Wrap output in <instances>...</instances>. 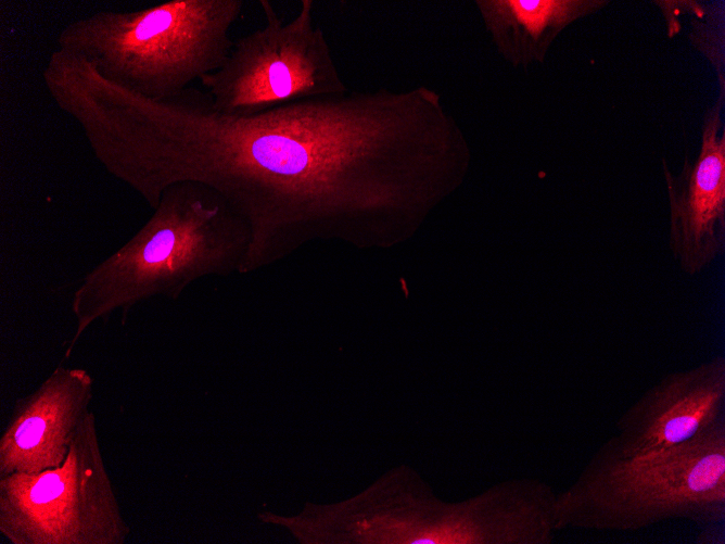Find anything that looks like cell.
Here are the masks:
<instances>
[{
    "mask_svg": "<svg viewBox=\"0 0 725 544\" xmlns=\"http://www.w3.org/2000/svg\"><path fill=\"white\" fill-rule=\"evenodd\" d=\"M0 532L12 544H124L131 529L89 412L62 465L0 477Z\"/></svg>",
    "mask_w": 725,
    "mask_h": 544,
    "instance_id": "obj_6",
    "label": "cell"
},
{
    "mask_svg": "<svg viewBox=\"0 0 725 544\" xmlns=\"http://www.w3.org/2000/svg\"><path fill=\"white\" fill-rule=\"evenodd\" d=\"M556 496L546 482L521 478L447 503L400 465L354 497L306 505L281 524L309 544H550Z\"/></svg>",
    "mask_w": 725,
    "mask_h": 544,
    "instance_id": "obj_2",
    "label": "cell"
},
{
    "mask_svg": "<svg viewBox=\"0 0 725 544\" xmlns=\"http://www.w3.org/2000/svg\"><path fill=\"white\" fill-rule=\"evenodd\" d=\"M670 519H725V415L691 439L623 457L606 443L556 496L555 530L634 531Z\"/></svg>",
    "mask_w": 725,
    "mask_h": 544,
    "instance_id": "obj_4",
    "label": "cell"
},
{
    "mask_svg": "<svg viewBox=\"0 0 725 544\" xmlns=\"http://www.w3.org/2000/svg\"><path fill=\"white\" fill-rule=\"evenodd\" d=\"M92 397L93 378L86 369L59 365L16 402L0 438V477L62 465Z\"/></svg>",
    "mask_w": 725,
    "mask_h": 544,
    "instance_id": "obj_10",
    "label": "cell"
},
{
    "mask_svg": "<svg viewBox=\"0 0 725 544\" xmlns=\"http://www.w3.org/2000/svg\"><path fill=\"white\" fill-rule=\"evenodd\" d=\"M725 415V358L673 371L647 389L616 420L605 443L623 457L683 443Z\"/></svg>",
    "mask_w": 725,
    "mask_h": 544,
    "instance_id": "obj_9",
    "label": "cell"
},
{
    "mask_svg": "<svg viewBox=\"0 0 725 544\" xmlns=\"http://www.w3.org/2000/svg\"><path fill=\"white\" fill-rule=\"evenodd\" d=\"M243 5L242 0H170L100 11L64 26L56 49L87 60L114 85L164 100L222 65Z\"/></svg>",
    "mask_w": 725,
    "mask_h": 544,
    "instance_id": "obj_5",
    "label": "cell"
},
{
    "mask_svg": "<svg viewBox=\"0 0 725 544\" xmlns=\"http://www.w3.org/2000/svg\"><path fill=\"white\" fill-rule=\"evenodd\" d=\"M147 223L87 271L72 295L75 332L66 355L96 321L153 296L178 299L193 281L239 273L250 244L245 220L212 189L166 188Z\"/></svg>",
    "mask_w": 725,
    "mask_h": 544,
    "instance_id": "obj_3",
    "label": "cell"
},
{
    "mask_svg": "<svg viewBox=\"0 0 725 544\" xmlns=\"http://www.w3.org/2000/svg\"><path fill=\"white\" fill-rule=\"evenodd\" d=\"M724 91L702 121L697 157H685L674 174L665 160L662 173L669 200V246L687 276L707 269L725 250V132L721 112Z\"/></svg>",
    "mask_w": 725,
    "mask_h": 544,
    "instance_id": "obj_8",
    "label": "cell"
},
{
    "mask_svg": "<svg viewBox=\"0 0 725 544\" xmlns=\"http://www.w3.org/2000/svg\"><path fill=\"white\" fill-rule=\"evenodd\" d=\"M607 0H476L486 30L512 66L544 63L571 24L605 8Z\"/></svg>",
    "mask_w": 725,
    "mask_h": 544,
    "instance_id": "obj_11",
    "label": "cell"
},
{
    "mask_svg": "<svg viewBox=\"0 0 725 544\" xmlns=\"http://www.w3.org/2000/svg\"><path fill=\"white\" fill-rule=\"evenodd\" d=\"M265 25L233 41L222 65L200 78L214 106L254 115L290 102L348 91L321 28L313 23V0H302L288 23L268 0H259Z\"/></svg>",
    "mask_w": 725,
    "mask_h": 544,
    "instance_id": "obj_7",
    "label": "cell"
},
{
    "mask_svg": "<svg viewBox=\"0 0 725 544\" xmlns=\"http://www.w3.org/2000/svg\"><path fill=\"white\" fill-rule=\"evenodd\" d=\"M468 146L425 86L346 91L254 115L218 111L188 87L153 100L122 90L106 124L111 176L155 208L176 184L205 186L240 215L250 274L320 238L390 245L446 189Z\"/></svg>",
    "mask_w": 725,
    "mask_h": 544,
    "instance_id": "obj_1",
    "label": "cell"
}]
</instances>
